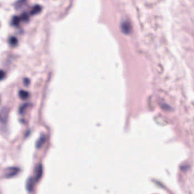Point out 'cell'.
<instances>
[{"mask_svg": "<svg viewBox=\"0 0 194 194\" xmlns=\"http://www.w3.org/2000/svg\"><path fill=\"white\" fill-rule=\"evenodd\" d=\"M19 169L17 168H9L6 169L4 173H5V177L6 178H11L15 176L19 173Z\"/></svg>", "mask_w": 194, "mask_h": 194, "instance_id": "6da1fadb", "label": "cell"}, {"mask_svg": "<svg viewBox=\"0 0 194 194\" xmlns=\"http://www.w3.org/2000/svg\"><path fill=\"white\" fill-rule=\"evenodd\" d=\"M42 174H43V167L42 165L39 164L36 166L35 172L34 179L35 182H38L42 176Z\"/></svg>", "mask_w": 194, "mask_h": 194, "instance_id": "7a4b0ae2", "label": "cell"}, {"mask_svg": "<svg viewBox=\"0 0 194 194\" xmlns=\"http://www.w3.org/2000/svg\"><path fill=\"white\" fill-rule=\"evenodd\" d=\"M34 186V181L31 178L28 179L26 183V189L28 192H31L33 190Z\"/></svg>", "mask_w": 194, "mask_h": 194, "instance_id": "3957f363", "label": "cell"}, {"mask_svg": "<svg viewBox=\"0 0 194 194\" xmlns=\"http://www.w3.org/2000/svg\"><path fill=\"white\" fill-rule=\"evenodd\" d=\"M46 141V137L44 136H42L37 141L36 143V147L38 149L40 148L44 144V143Z\"/></svg>", "mask_w": 194, "mask_h": 194, "instance_id": "277c9868", "label": "cell"}, {"mask_svg": "<svg viewBox=\"0 0 194 194\" xmlns=\"http://www.w3.org/2000/svg\"><path fill=\"white\" fill-rule=\"evenodd\" d=\"M19 96L22 100L27 99L29 96V93L26 91L21 90L19 92Z\"/></svg>", "mask_w": 194, "mask_h": 194, "instance_id": "5b68a950", "label": "cell"}, {"mask_svg": "<svg viewBox=\"0 0 194 194\" xmlns=\"http://www.w3.org/2000/svg\"><path fill=\"white\" fill-rule=\"evenodd\" d=\"M41 11V7L39 5H35L32 9L31 11V14H35L39 13Z\"/></svg>", "mask_w": 194, "mask_h": 194, "instance_id": "8992f818", "label": "cell"}, {"mask_svg": "<svg viewBox=\"0 0 194 194\" xmlns=\"http://www.w3.org/2000/svg\"><path fill=\"white\" fill-rule=\"evenodd\" d=\"M19 21H20V19L17 17H14L12 20V23L14 25V26H17L19 23Z\"/></svg>", "mask_w": 194, "mask_h": 194, "instance_id": "52a82bcc", "label": "cell"}, {"mask_svg": "<svg viewBox=\"0 0 194 194\" xmlns=\"http://www.w3.org/2000/svg\"><path fill=\"white\" fill-rule=\"evenodd\" d=\"M122 29L124 30V31L126 33L128 32L129 31V26L128 25V24L126 23H124L123 24V26H122Z\"/></svg>", "mask_w": 194, "mask_h": 194, "instance_id": "ba28073f", "label": "cell"}, {"mask_svg": "<svg viewBox=\"0 0 194 194\" xmlns=\"http://www.w3.org/2000/svg\"><path fill=\"white\" fill-rule=\"evenodd\" d=\"M10 43L12 45H15L17 43V39L14 37H12L10 39Z\"/></svg>", "mask_w": 194, "mask_h": 194, "instance_id": "9c48e42d", "label": "cell"}, {"mask_svg": "<svg viewBox=\"0 0 194 194\" xmlns=\"http://www.w3.org/2000/svg\"><path fill=\"white\" fill-rule=\"evenodd\" d=\"M21 19L24 21H27L28 19V16L27 14L24 13L21 15Z\"/></svg>", "mask_w": 194, "mask_h": 194, "instance_id": "30bf717a", "label": "cell"}, {"mask_svg": "<svg viewBox=\"0 0 194 194\" xmlns=\"http://www.w3.org/2000/svg\"><path fill=\"white\" fill-rule=\"evenodd\" d=\"M27 104H24L23 105L21 108H20V109H19V112L20 113H22L23 112H24V110L26 109V108H27Z\"/></svg>", "mask_w": 194, "mask_h": 194, "instance_id": "8fae6325", "label": "cell"}, {"mask_svg": "<svg viewBox=\"0 0 194 194\" xmlns=\"http://www.w3.org/2000/svg\"><path fill=\"white\" fill-rule=\"evenodd\" d=\"M5 77V73L2 70H0V80H2Z\"/></svg>", "mask_w": 194, "mask_h": 194, "instance_id": "7c38bea8", "label": "cell"}, {"mask_svg": "<svg viewBox=\"0 0 194 194\" xmlns=\"http://www.w3.org/2000/svg\"><path fill=\"white\" fill-rule=\"evenodd\" d=\"M24 84H25L26 85H28V84H29V80H28V79H25L24 80Z\"/></svg>", "mask_w": 194, "mask_h": 194, "instance_id": "4fadbf2b", "label": "cell"}]
</instances>
